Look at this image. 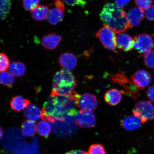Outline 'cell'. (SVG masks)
Wrapping results in <instances>:
<instances>
[{
  "label": "cell",
  "mask_w": 154,
  "mask_h": 154,
  "mask_svg": "<svg viewBox=\"0 0 154 154\" xmlns=\"http://www.w3.org/2000/svg\"><path fill=\"white\" fill-rule=\"evenodd\" d=\"M80 97L76 91L68 96L50 95L44 104L42 119L55 123L56 121H64L67 116H75Z\"/></svg>",
  "instance_id": "cell-1"
},
{
  "label": "cell",
  "mask_w": 154,
  "mask_h": 154,
  "mask_svg": "<svg viewBox=\"0 0 154 154\" xmlns=\"http://www.w3.org/2000/svg\"><path fill=\"white\" fill-rule=\"evenodd\" d=\"M100 16L105 25L117 34L121 33L132 26L124 10L113 3L106 4Z\"/></svg>",
  "instance_id": "cell-2"
},
{
  "label": "cell",
  "mask_w": 154,
  "mask_h": 154,
  "mask_svg": "<svg viewBox=\"0 0 154 154\" xmlns=\"http://www.w3.org/2000/svg\"><path fill=\"white\" fill-rule=\"evenodd\" d=\"M77 80L70 71L61 69L54 76L51 95L68 96L75 91Z\"/></svg>",
  "instance_id": "cell-3"
},
{
  "label": "cell",
  "mask_w": 154,
  "mask_h": 154,
  "mask_svg": "<svg viewBox=\"0 0 154 154\" xmlns=\"http://www.w3.org/2000/svg\"><path fill=\"white\" fill-rule=\"evenodd\" d=\"M133 113L144 123L154 119V106L150 101H139L135 105Z\"/></svg>",
  "instance_id": "cell-4"
},
{
  "label": "cell",
  "mask_w": 154,
  "mask_h": 154,
  "mask_svg": "<svg viewBox=\"0 0 154 154\" xmlns=\"http://www.w3.org/2000/svg\"><path fill=\"white\" fill-rule=\"evenodd\" d=\"M154 46V37L150 35L142 34L133 38V49L141 54L145 55L149 53Z\"/></svg>",
  "instance_id": "cell-5"
},
{
  "label": "cell",
  "mask_w": 154,
  "mask_h": 154,
  "mask_svg": "<svg viewBox=\"0 0 154 154\" xmlns=\"http://www.w3.org/2000/svg\"><path fill=\"white\" fill-rule=\"evenodd\" d=\"M115 32L112 29L105 25L96 32V35L104 47L108 49L114 51L116 47Z\"/></svg>",
  "instance_id": "cell-6"
},
{
  "label": "cell",
  "mask_w": 154,
  "mask_h": 154,
  "mask_svg": "<svg viewBox=\"0 0 154 154\" xmlns=\"http://www.w3.org/2000/svg\"><path fill=\"white\" fill-rule=\"evenodd\" d=\"M112 80L113 82L122 86L127 93L129 94V95L134 99L137 97L139 94L137 89L138 88L132 81L131 82L127 78L123 72H119L115 75L112 77Z\"/></svg>",
  "instance_id": "cell-7"
},
{
  "label": "cell",
  "mask_w": 154,
  "mask_h": 154,
  "mask_svg": "<svg viewBox=\"0 0 154 154\" xmlns=\"http://www.w3.org/2000/svg\"><path fill=\"white\" fill-rule=\"evenodd\" d=\"M54 7L49 11L48 20L50 24L55 25L62 22L64 17L65 5L61 0H55Z\"/></svg>",
  "instance_id": "cell-8"
},
{
  "label": "cell",
  "mask_w": 154,
  "mask_h": 154,
  "mask_svg": "<svg viewBox=\"0 0 154 154\" xmlns=\"http://www.w3.org/2000/svg\"><path fill=\"white\" fill-rule=\"evenodd\" d=\"M76 121L77 125L81 128H91L95 126L96 119L92 112L81 109L76 115Z\"/></svg>",
  "instance_id": "cell-9"
},
{
  "label": "cell",
  "mask_w": 154,
  "mask_h": 154,
  "mask_svg": "<svg viewBox=\"0 0 154 154\" xmlns=\"http://www.w3.org/2000/svg\"><path fill=\"white\" fill-rule=\"evenodd\" d=\"M131 79L134 85L139 89L142 90L149 85L151 81L152 76L147 71L139 70L132 75Z\"/></svg>",
  "instance_id": "cell-10"
},
{
  "label": "cell",
  "mask_w": 154,
  "mask_h": 154,
  "mask_svg": "<svg viewBox=\"0 0 154 154\" xmlns=\"http://www.w3.org/2000/svg\"><path fill=\"white\" fill-rule=\"evenodd\" d=\"M97 105V98L95 95L85 93L81 96L78 107L82 110L92 112L95 110Z\"/></svg>",
  "instance_id": "cell-11"
},
{
  "label": "cell",
  "mask_w": 154,
  "mask_h": 154,
  "mask_svg": "<svg viewBox=\"0 0 154 154\" xmlns=\"http://www.w3.org/2000/svg\"><path fill=\"white\" fill-rule=\"evenodd\" d=\"M59 62L63 69L70 71L76 67L78 59L74 54L66 52L61 54L59 58Z\"/></svg>",
  "instance_id": "cell-12"
},
{
  "label": "cell",
  "mask_w": 154,
  "mask_h": 154,
  "mask_svg": "<svg viewBox=\"0 0 154 154\" xmlns=\"http://www.w3.org/2000/svg\"><path fill=\"white\" fill-rule=\"evenodd\" d=\"M116 47L119 49L125 51H130L133 49V38L128 35L120 33L116 38Z\"/></svg>",
  "instance_id": "cell-13"
},
{
  "label": "cell",
  "mask_w": 154,
  "mask_h": 154,
  "mask_svg": "<svg viewBox=\"0 0 154 154\" xmlns=\"http://www.w3.org/2000/svg\"><path fill=\"white\" fill-rule=\"evenodd\" d=\"M62 39L61 36L53 33L44 36L41 43L42 45L46 49L53 50L58 47Z\"/></svg>",
  "instance_id": "cell-14"
},
{
  "label": "cell",
  "mask_w": 154,
  "mask_h": 154,
  "mask_svg": "<svg viewBox=\"0 0 154 154\" xmlns=\"http://www.w3.org/2000/svg\"><path fill=\"white\" fill-rule=\"evenodd\" d=\"M141 123L139 118L134 115H132L123 119L121 122V126L127 130L133 131L139 128Z\"/></svg>",
  "instance_id": "cell-15"
},
{
  "label": "cell",
  "mask_w": 154,
  "mask_h": 154,
  "mask_svg": "<svg viewBox=\"0 0 154 154\" xmlns=\"http://www.w3.org/2000/svg\"><path fill=\"white\" fill-rule=\"evenodd\" d=\"M144 15L143 10L138 7L130 9L127 14L129 22L132 26H139L143 20Z\"/></svg>",
  "instance_id": "cell-16"
},
{
  "label": "cell",
  "mask_w": 154,
  "mask_h": 154,
  "mask_svg": "<svg viewBox=\"0 0 154 154\" xmlns=\"http://www.w3.org/2000/svg\"><path fill=\"white\" fill-rule=\"evenodd\" d=\"M122 96L121 92L116 88H111L106 92L104 99L108 104L115 106L120 103Z\"/></svg>",
  "instance_id": "cell-17"
},
{
  "label": "cell",
  "mask_w": 154,
  "mask_h": 154,
  "mask_svg": "<svg viewBox=\"0 0 154 154\" xmlns=\"http://www.w3.org/2000/svg\"><path fill=\"white\" fill-rule=\"evenodd\" d=\"M24 115L28 120L34 121L42 118V111L37 106L30 104L25 109Z\"/></svg>",
  "instance_id": "cell-18"
},
{
  "label": "cell",
  "mask_w": 154,
  "mask_h": 154,
  "mask_svg": "<svg viewBox=\"0 0 154 154\" xmlns=\"http://www.w3.org/2000/svg\"><path fill=\"white\" fill-rule=\"evenodd\" d=\"M30 104V102L29 100L25 99L22 96H17L11 99L10 105L13 110L20 112L26 109Z\"/></svg>",
  "instance_id": "cell-19"
},
{
  "label": "cell",
  "mask_w": 154,
  "mask_h": 154,
  "mask_svg": "<svg viewBox=\"0 0 154 154\" xmlns=\"http://www.w3.org/2000/svg\"><path fill=\"white\" fill-rule=\"evenodd\" d=\"M49 12L48 7L43 5H38L31 11L32 18L38 21H43L47 18Z\"/></svg>",
  "instance_id": "cell-20"
},
{
  "label": "cell",
  "mask_w": 154,
  "mask_h": 154,
  "mask_svg": "<svg viewBox=\"0 0 154 154\" xmlns=\"http://www.w3.org/2000/svg\"><path fill=\"white\" fill-rule=\"evenodd\" d=\"M36 125L34 121L26 120L22 123L21 130L23 134L27 137L33 136L36 131Z\"/></svg>",
  "instance_id": "cell-21"
},
{
  "label": "cell",
  "mask_w": 154,
  "mask_h": 154,
  "mask_svg": "<svg viewBox=\"0 0 154 154\" xmlns=\"http://www.w3.org/2000/svg\"><path fill=\"white\" fill-rule=\"evenodd\" d=\"M26 67L23 63L18 61H15L11 63L9 71L13 76L15 77L22 76L26 72Z\"/></svg>",
  "instance_id": "cell-22"
},
{
  "label": "cell",
  "mask_w": 154,
  "mask_h": 154,
  "mask_svg": "<svg viewBox=\"0 0 154 154\" xmlns=\"http://www.w3.org/2000/svg\"><path fill=\"white\" fill-rule=\"evenodd\" d=\"M36 131L40 136L47 138L49 136L51 131V124L47 121H40L36 125Z\"/></svg>",
  "instance_id": "cell-23"
},
{
  "label": "cell",
  "mask_w": 154,
  "mask_h": 154,
  "mask_svg": "<svg viewBox=\"0 0 154 154\" xmlns=\"http://www.w3.org/2000/svg\"><path fill=\"white\" fill-rule=\"evenodd\" d=\"M14 82V76L10 72L7 71L1 72L0 82L2 85L10 88L12 86Z\"/></svg>",
  "instance_id": "cell-24"
},
{
  "label": "cell",
  "mask_w": 154,
  "mask_h": 154,
  "mask_svg": "<svg viewBox=\"0 0 154 154\" xmlns=\"http://www.w3.org/2000/svg\"><path fill=\"white\" fill-rule=\"evenodd\" d=\"M11 0H0V15L1 20H5L9 14Z\"/></svg>",
  "instance_id": "cell-25"
},
{
  "label": "cell",
  "mask_w": 154,
  "mask_h": 154,
  "mask_svg": "<svg viewBox=\"0 0 154 154\" xmlns=\"http://www.w3.org/2000/svg\"><path fill=\"white\" fill-rule=\"evenodd\" d=\"M88 154H106L105 150L101 144H95L90 146Z\"/></svg>",
  "instance_id": "cell-26"
},
{
  "label": "cell",
  "mask_w": 154,
  "mask_h": 154,
  "mask_svg": "<svg viewBox=\"0 0 154 154\" xmlns=\"http://www.w3.org/2000/svg\"><path fill=\"white\" fill-rule=\"evenodd\" d=\"M9 60L7 56L4 53L0 55V70L1 72L6 71L9 68Z\"/></svg>",
  "instance_id": "cell-27"
},
{
  "label": "cell",
  "mask_w": 154,
  "mask_h": 154,
  "mask_svg": "<svg viewBox=\"0 0 154 154\" xmlns=\"http://www.w3.org/2000/svg\"><path fill=\"white\" fill-rule=\"evenodd\" d=\"M144 62L149 68L154 69V49L144 55Z\"/></svg>",
  "instance_id": "cell-28"
},
{
  "label": "cell",
  "mask_w": 154,
  "mask_h": 154,
  "mask_svg": "<svg viewBox=\"0 0 154 154\" xmlns=\"http://www.w3.org/2000/svg\"><path fill=\"white\" fill-rule=\"evenodd\" d=\"M40 0H23V6L27 11H32L38 5Z\"/></svg>",
  "instance_id": "cell-29"
},
{
  "label": "cell",
  "mask_w": 154,
  "mask_h": 154,
  "mask_svg": "<svg viewBox=\"0 0 154 154\" xmlns=\"http://www.w3.org/2000/svg\"><path fill=\"white\" fill-rule=\"evenodd\" d=\"M135 2L138 8L146 10L151 6L152 0H135Z\"/></svg>",
  "instance_id": "cell-30"
},
{
  "label": "cell",
  "mask_w": 154,
  "mask_h": 154,
  "mask_svg": "<svg viewBox=\"0 0 154 154\" xmlns=\"http://www.w3.org/2000/svg\"><path fill=\"white\" fill-rule=\"evenodd\" d=\"M144 15L148 20L154 21V5H152L145 10Z\"/></svg>",
  "instance_id": "cell-31"
},
{
  "label": "cell",
  "mask_w": 154,
  "mask_h": 154,
  "mask_svg": "<svg viewBox=\"0 0 154 154\" xmlns=\"http://www.w3.org/2000/svg\"><path fill=\"white\" fill-rule=\"evenodd\" d=\"M86 0H66L69 4L72 6L75 5L83 7L86 4Z\"/></svg>",
  "instance_id": "cell-32"
},
{
  "label": "cell",
  "mask_w": 154,
  "mask_h": 154,
  "mask_svg": "<svg viewBox=\"0 0 154 154\" xmlns=\"http://www.w3.org/2000/svg\"><path fill=\"white\" fill-rule=\"evenodd\" d=\"M146 94L149 100L154 102V85L149 87L146 92Z\"/></svg>",
  "instance_id": "cell-33"
},
{
  "label": "cell",
  "mask_w": 154,
  "mask_h": 154,
  "mask_svg": "<svg viewBox=\"0 0 154 154\" xmlns=\"http://www.w3.org/2000/svg\"><path fill=\"white\" fill-rule=\"evenodd\" d=\"M131 1V0H115V5L122 8L126 6Z\"/></svg>",
  "instance_id": "cell-34"
},
{
  "label": "cell",
  "mask_w": 154,
  "mask_h": 154,
  "mask_svg": "<svg viewBox=\"0 0 154 154\" xmlns=\"http://www.w3.org/2000/svg\"><path fill=\"white\" fill-rule=\"evenodd\" d=\"M65 154H88L86 152L81 150H74L67 152Z\"/></svg>",
  "instance_id": "cell-35"
},
{
  "label": "cell",
  "mask_w": 154,
  "mask_h": 154,
  "mask_svg": "<svg viewBox=\"0 0 154 154\" xmlns=\"http://www.w3.org/2000/svg\"><path fill=\"white\" fill-rule=\"evenodd\" d=\"M3 131L2 130V128H1V131H0V133H1V139H2V136L3 135Z\"/></svg>",
  "instance_id": "cell-36"
}]
</instances>
